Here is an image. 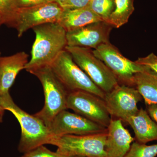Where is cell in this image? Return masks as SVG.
<instances>
[{
	"label": "cell",
	"instance_id": "23",
	"mask_svg": "<svg viewBox=\"0 0 157 157\" xmlns=\"http://www.w3.org/2000/svg\"><path fill=\"white\" fill-rule=\"evenodd\" d=\"M135 62L148 67L157 76V56L154 53H151L147 56L139 58Z\"/></svg>",
	"mask_w": 157,
	"mask_h": 157
},
{
	"label": "cell",
	"instance_id": "11",
	"mask_svg": "<svg viewBox=\"0 0 157 157\" xmlns=\"http://www.w3.org/2000/svg\"><path fill=\"white\" fill-rule=\"evenodd\" d=\"M53 137L82 135L106 132L107 128L76 113L63 110L56 116L48 126Z\"/></svg>",
	"mask_w": 157,
	"mask_h": 157
},
{
	"label": "cell",
	"instance_id": "5",
	"mask_svg": "<svg viewBox=\"0 0 157 157\" xmlns=\"http://www.w3.org/2000/svg\"><path fill=\"white\" fill-rule=\"evenodd\" d=\"M49 66L69 92L85 91L104 100L105 93L76 64L66 49L63 51Z\"/></svg>",
	"mask_w": 157,
	"mask_h": 157
},
{
	"label": "cell",
	"instance_id": "2",
	"mask_svg": "<svg viewBox=\"0 0 157 157\" xmlns=\"http://www.w3.org/2000/svg\"><path fill=\"white\" fill-rule=\"evenodd\" d=\"M0 103L5 110L14 116L20 125L21 136L18 146L20 152L26 153L41 145L49 144L53 136L48 127L35 115H30L20 108L10 93L0 97Z\"/></svg>",
	"mask_w": 157,
	"mask_h": 157
},
{
	"label": "cell",
	"instance_id": "25",
	"mask_svg": "<svg viewBox=\"0 0 157 157\" xmlns=\"http://www.w3.org/2000/svg\"><path fill=\"white\" fill-rule=\"evenodd\" d=\"M47 1L48 0H14L17 9L39 6L47 2Z\"/></svg>",
	"mask_w": 157,
	"mask_h": 157
},
{
	"label": "cell",
	"instance_id": "16",
	"mask_svg": "<svg viewBox=\"0 0 157 157\" xmlns=\"http://www.w3.org/2000/svg\"><path fill=\"white\" fill-rule=\"evenodd\" d=\"M100 21H104L87 6L80 9H63L58 23L67 32Z\"/></svg>",
	"mask_w": 157,
	"mask_h": 157
},
{
	"label": "cell",
	"instance_id": "18",
	"mask_svg": "<svg viewBox=\"0 0 157 157\" xmlns=\"http://www.w3.org/2000/svg\"><path fill=\"white\" fill-rule=\"evenodd\" d=\"M114 9L108 23L113 27L119 28L128 22L134 12V0H114Z\"/></svg>",
	"mask_w": 157,
	"mask_h": 157
},
{
	"label": "cell",
	"instance_id": "7",
	"mask_svg": "<svg viewBox=\"0 0 157 157\" xmlns=\"http://www.w3.org/2000/svg\"><path fill=\"white\" fill-rule=\"evenodd\" d=\"M93 52L112 71L118 81L124 84L133 85L134 76L137 73H153L148 67L132 61L124 56L109 42L100 45Z\"/></svg>",
	"mask_w": 157,
	"mask_h": 157
},
{
	"label": "cell",
	"instance_id": "22",
	"mask_svg": "<svg viewBox=\"0 0 157 157\" xmlns=\"http://www.w3.org/2000/svg\"><path fill=\"white\" fill-rule=\"evenodd\" d=\"M21 157H64L57 152H53L44 145L38 147L25 153Z\"/></svg>",
	"mask_w": 157,
	"mask_h": 157
},
{
	"label": "cell",
	"instance_id": "28",
	"mask_svg": "<svg viewBox=\"0 0 157 157\" xmlns=\"http://www.w3.org/2000/svg\"><path fill=\"white\" fill-rule=\"evenodd\" d=\"M67 1V0H48L47 2H56L60 4Z\"/></svg>",
	"mask_w": 157,
	"mask_h": 157
},
{
	"label": "cell",
	"instance_id": "13",
	"mask_svg": "<svg viewBox=\"0 0 157 157\" xmlns=\"http://www.w3.org/2000/svg\"><path fill=\"white\" fill-rule=\"evenodd\" d=\"M135 138L119 119L111 120L107 128L105 151L107 157H123L128 151Z\"/></svg>",
	"mask_w": 157,
	"mask_h": 157
},
{
	"label": "cell",
	"instance_id": "27",
	"mask_svg": "<svg viewBox=\"0 0 157 157\" xmlns=\"http://www.w3.org/2000/svg\"><path fill=\"white\" fill-rule=\"evenodd\" d=\"M5 111V109L2 107L0 103V123H2L3 122V117H4Z\"/></svg>",
	"mask_w": 157,
	"mask_h": 157
},
{
	"label": "cell",
	"instance_id": "6",
	"mask_svg": "<svg viewBox=\"0 0 157 157\" xmlns=\"http://www.w3.org/2000/svg\"><path fill=\"white\" fill-rule=\"evenodd\" d=\"M66 49L76 64L105 94L119 84L116 76L104 62L94 55L90 48L67 46Z\"/></svg>",
	"mask_w": 157,
	"mask_h": 157
},
{
	"label": "cell",
	"instance_id": "17",
	"mask_svg": "<svg viewBox=\"0 0 157 157\" xmlns=\"http://www.w3.org/2000/svg\"><path fill=\"white\" fill-rule=\"evenodd\" d=\"M133 85L147 105L157 104V76L155 73H137L134 76Z\"/></svg>",
	"mask_w": 157,
	"mask_h": 157
},
{
	"label": "cell",
	"instance_id": "3",
	"mask_svg": "<svg viewBox=\"0 0 157 157\" xmlns=\"http://www.w3.org/2000/svg\"><path fill=\"white\" fill-rule=\"evenodd\" d=\"M29 73L39 78L45 96L44 107L35 115L48 127L57 114L67 109V98L69 92L49 66L35 69Z\"/></svg>",
	"mask_w": 157,
	"mask_h": 157
},
{
	"label": "cell",
	"instance_id": "8",
	"mask_svg": "<svg viewBox=\"0 0 157 157\" xmlns=\"http://www.w3.org/2000/svg\"><path fill=\"white\" fill-rule=\"evenodd\" d=\"M67 109L107 128L111 121V116L105 101L88 92H70L67 98Z\"/></svg>",
	"mask_w": 157,
	"mask_h": 157
},
{
	"label": "cell",
	"instance_id": "1",
	"mask_svg": "<svg viewBox=\"0 0 157 157\" xmlns=\"http://www.w3.org/2000/svg\"><path fill=\"white\" fill-rule=\"evenodd\" d=\"M33 29L36 39L32 47L31 58L25 68L29 73L50 66L67 46V31L58 22L44 24Z\"/></svg>",
	"mask_w": 157,
	"mask_h": 157
},
{
	"label": "cell",
	"instance_id": "31",
	"mask_svg": "<svg viewBox=\"0 0 157 157\" xmlns=\"http://www.w3.org/2000/svg\"><path fill=\"white\" fill-rule=\"evenodd\" d=\"M0 56H1V53H0ZM0 58H1V56H0Z\"/></svg>",
	"mask_w": 157,
	"mask_h": 157
},
{
	"label": "cell",
	"instance_id": "19",
	"mask_svg": "<svg viewBox=\"0 0 157 157\" xmlns=\"http://www.w3.org/2000/svg\"><path fill=\"white\" fill-rule=\"evenodd\" d=\"M88 6L103 21L108 23L115 4L114 0H91Z\"/></svg>",
	"mask_w": 157,
	"mask_h": 157
},
{
	"label": "cell",
	"instance_id": "24",
	"mask_svg": "<svg viewBox=\"0 0 157 157\" xmlns=\"http://www.w3.org/2000/svg\"><path fill=\"white\" fill-rule=\"evenodd\" d=\"M91 0H67L59 4L63 10H70L84 8L88 6Z\"/></svg>",
	"mask_w": 157,
	"mask_h": 157
},
{
	"label": "cell",
	"instance_id": "26",
	"mask_svg": "<svg viewBox=\"0 0 157 157\" xmlns=\"http://www.w3.org/2000/svg\"><path fill=\"white\" fill-rule=\"evenodd\" d=\"M147 112L151 117L157 123V104L147 105Z\"/></svg>",
	"mask_w": 157,
	"mask_h": 157
},
{
	"label": "cell",
	"instance_id": "15",
	"mask_svg": "<svg viewBox=\"0 0 157 157\" xmlns=\"http://www.w3.org/2000/svg\"><path fill=\"white\" fill-rule=\"evenodd\" d=\"M126 123L132 127L137 142L146 144L150 141H157V123L143 108L128 118Z\"/></svg>",
	"mask_w": 157,
	"mask_h": 157
},
{
	"label": "cell",
	"instance_id": "20",
	"mask_svg": "<svg viewBox=\"0 0 157 157\" xmlns=\"http://www.w3.org/2000/svg\"><path fill=\"white\" fill-rule=\"evenodd\" d=\"M157 155V144L147 145L137 141L133 142L128 151L123 157H155Z\"/></svg>",
	"mask_w": 157,
	"mask_h": 157
},
{
	"label": "cell",
	"instance_id": "9",
	"mask_svg": "<svg viewBox=\"0 0 157 157\" xmlns=\"http://www.w3.org/2000/svg\"><path fill=\"white\" fill-rule=\"evenodd\" d=\"M63 9L58 3L47 2L39 6L17 9L12 27L17 30L18 37L37 26L58 22Z\"/></svg>",
	"mask_w": 157,
	"mask_h": 157
},
{
	"label": "cell",
	"instance_id": "29",
	"mask_svg": "<svg viewBox=\"0 0 157 157\" xmlns=\"http://www.w3.org/2000/svg\"><path fill=\"white\" fill-rule=\"evenodd\" d=\"M2 24H4V21L3 20L2 17L0 16V26L2 25Z\"/></svg>",
	"mask_w": 157,
	"mask_h": 157
},
{
	"label": "cell",
	"instance_id": "30",
	"mask_svg": "<svg viewBox=\"0 0 157 157\" xmlns=\"http://www.w3.org/2000/svg\"><path fill=\"white\" fill-rule=\"evenodd\" d=\"M81 157V156H70V157Z\"/></svg>",
	"mask_w": 157,
	"mask_h": 157
},
{
	"label": "cell",
	"instance_id": "32",
	"mask_svg": "<svg viewBox=\"0 0 157 157\" xmlns=\"http://www.w3.org/2000/svg\"></svg>",
	"mask_w": 157,
	"mask_h": 157
},
{
	"label": "cell",
	"instance_id": "10",
	"mask_svg": "<svg viewBox=\"0 0 157 157\" xmlns=\"http://www.w3.org/2000/svg\"><path fill=\"white\" fill-rule=\"evenodd\" d=\"M142 98L136 88L119 84L105 94L104 101L110 116L126 122L138 112L137 104Z\"/></svg>",
	"mask_w": 157,
	"mask_h": 157
},
{
	"label": "cell",
	"instance_id": "12",
	"mask_svg": "<svg viewBox=\"0 0 157 157\" xmlns=\"http://www.w3.org/2000/svg\"><path fill=\"white\" fill-rule=\"evenodd\" d=\"M113 28L108 23L100 21L67 31V46L96 49L109 42V34Z\"/></svg>",
	"mask_w": 157,
	"mask_h": 157
},
{
	"label": "cell",
	"instance_id": "14",
	"mask_svg": "<svg viewBox=\"0 0 157 157\" xmlns=\"http://www.w3.org/2000/svg\"><path fill=\"white\" fill-rule=\"evenodd\" d=\"M29 55L24 52L0 58V97L9 93L20 71L25 70Z\"/></svg>",
	"mask_w": 157,
	"mask_h": 157
},
{
	"label": "cell",
	"instance_id": "4",
	"mask_svg": "<svg viewBox=\"0 0 157 157\" xmlns=\"http://www.w3.org/2000/svg\"><path fill=\"white\" fill-rule=\"evenodd\" d=\"M107 131L90 135H65L53 137L49 144L64 157H107L105 151Z\"/></svg>",
	"mask_w": 157,
	"mask_h": 157
},
{
	"label": "cell",
	"instance_id": "21",
	"mask_svg": "<svg viewBox=\"0 0 157 157\" xmlns=\"http://www.w3.org/2000/svg\"><path fill=\"white\" fill-rule=\"evenodd\" d=\"M17 9L14 0H0V16L2 17L4 24L12 26Z\"/></svg>",
	"mask_w": 157,
	"mask_h": 157
}]
</instances>
